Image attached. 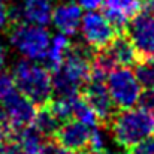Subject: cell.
Returning a JSON list of instances; mask_svg holds the SVG:
<instances>
[{
	"label": "cell",
	"mask_w": 154,
	"mask_h": 154,
	"mask_svg": "<svg viewBox=\"0 0 154 154\" xmlns=\"http://www.w3.org/2000/svg\"><path fill=\"white\" fill-rule=\"evenodd\" d=\"M139 103H141L142 108H145L147 111H150V112L154 114V88H147L141 94Z\"/></svg>",
	"instance_id": "cell-22"
},
{
	"label": "cell",
	"mask_w": 154,
	"mask_h": 154,
	"mask_svg": "<svg viewBox=\"0 0 154 154\" xmlns=\"http://www.w3.org/2000/svg\"><path fill=\"white\" fill-rule=\"evenodd\" d=\"M3 2H9V0H3Z\"/></svg>",
	"instance_id": "cell-33"
},
{
	"label": "cell",
	"mask_w": 154,
	"mask_h": 154,
	"mask_svg": "<svg viewBox=\"0 0 154 154\" xmlns=\"http://www.w3.org/2000/svg\"><path fill=\"white\" fill-rule=\"evenodd\" d=\"M126 154H154V138L150 136V138L138 142L132 148L126 150Z\"/></svg>",
	"instance_id": "cell-20"
},
{
	"label": "cell",
	"mask_w": 154,
	"mask_h": 154,
	"mask_svg": "<svg viewBox=\"0 0 154 154\" xmlns=\"http://www.w3.org/2000/svg\"><path fill=\"white\" fill-rule=\"evenodd\" d=\"M108 130L118 147L129 150L154 135V114L142 106L118 109L112 117Z\"/></svg>",
	"instance_id": "cell-1"
},
{
	"label": "cell",
	"mask_w": 154,
	"mask_h": 154,
	"mask_svg": "<svg viewBox=\"0 0 154 154\" xmlns=\"http://www.w3.org/2000/svg\"><path fill=\"white\" fill-rule=\"evenodd\" d=\"M78 154H93L91 151H82V153H78Z\"/></svg>",
	"instance_id": "cell-31"
},
{
	"label": "cell",
	"mask_w": 154,
	"mask_h": 154,
	"mask_svg": "<svg viewBox=\"0 0 154 154\" xmlns=\"http://www.w3.org/2000/svg\"><path fill=\"white\" fill-rule=\"evenodd\" d=\"M100 154H114V153H111V151H108V150H105V151H102Z\"/></svg>",
	"instance_id": "cell-30"
},
{
	"label": "cell",
	"mask_w": 154,
	"mask_h": 154,
	"mask_svg": "<svg viewBox=\"0 0 154 154\" xmlns=\"http://www.w3.org/2000/svg\"><path fill=\"white\" fill-rule=\"evenodd\" d=\"M6 58H8V52H6V48L3 47V44L0 42V72L3 70L5 64H6Z\"/></svg>",
	"instance_id": "cell-29"
},
{
	"label": "cell",
	"mask_w": 154,
	"mask_h": 154,
	"mask_svg": "<svg viewBox=\"0 0 154 154\" xmlns=\"http://www.w3.org/2000/svg\"><path fill=\"white\" fill-rule=\"evenodd\" d=\"M36 112V103L15 90L0 103V121L9 129V132L33 124Z\"/></svg>",
	"instance_id": "cell-5"
},
{
	"label": "cell",
	"mask_w": 154,
	"mask_h": 154,
	"mask_svg": "<svg viewBox=\"0 0 154 154\" xmlns=\"http://www.w3.org/2000/svg\"><path fill=\"white\" fill-rule=\"evenodd\" d=\"M12 76L18 91L36 105H47L52 99V75L48 67L24 58L14 66Z\"/></svg>",
	"instance_id": "cell-2"
},
{
	"label": "cell",
	"mask_w": 154,
	"mask_h": 154,
	"mask_svg": "<svg viewBox=\"0 0 154 154\" xmlns=\"http://www.w3.org/2000/svg\"><path fill=\"white\" fill-rule=\"evenodd\" d=\"M72 117L75 120L87 124V126H91V127L99 126V118H97L94 109L82 97V94H78V96L72 97Z\"/></svg>",
	"instance_id": "cell-17"
},
{
	"label": "cell",
	"mask_w": 154,
	"mask_h": 154,
	"mask_svg": "<svg viewBox=\"0 0 154 154\" xmlns=\"http://www.w3.org/2000/svg\"><path fill=\"white\" fill-rule=\"evenodd\" d=\"M141 5L145 14L154 17V0H141Z\"/></svg>",
	"instance_id": "cell-27"
},
{
	"label": "cell",
	"mask_w": 154,
	"mask_h": 154,
	"mask_svg": "<svg viewBox=\"0 0 154 154\" xmlns=\"http://www.w3.org/2000/svg\"><path fill=\"white\" fill-rule=\"evenodd\" d=\"M82 97L90 103V106L94 109L97 118H99V126L103 129H108L112 117L115 115V103L111 97V93L108 90L106 79L90 76V79L84 84L81 88Z\"/></svg>",
	"instance_id": "cell-6"
},
{
	"label": "cell",
	"mask_w": 154,
	"mask_h": 154,
	"mask_svg": "<svg viewBox=\"0 0 154 154\" xmlns=\"http://www.w3.org/2000/svg\"><path fill=\"white\" fill-rule=\"evenodd\" d=\"M81 33L85 41L91 48L96 51L106 48L118 35L117 29L111 24V21L99 12L88 11L81 21Z\"/></svg>",
	"instance_id": "cell-7"
},
{
	"label": "cell",
	"mask_w": 154,
	"mask_h": 154,
	"mask_svg": "<svg viewBox=\"0 0 154 154\" xmlns=\"http://www.w3.org/2000/svg\"><path fill=\"white\" fill-rule=\"evenodd\" d=\"M141 0H105L103 3V15L118 33L127 30L129 23L141 12Z\"/></svg>",
	"instance_id": "cell-10"
},
{
	"label": "cell",
	"mask_w": 154,
	"mask_h": 154,
	"mask_svg": "<svg viewBox=\"0 0 154 154\" xmlns=\"http://www.w3.org/2000/svg\"><path fill=\"white\" fill-rule=\"evenodd\" d=\"M61 2H73V0H61Z\"/></svg>",
	"instance_id": "cell-32"
},
{
	"label": "cell",
	"mask_w": 154,
	"mask_h": 154,
	"mask_svg": "<svg viewBox=\"0 0 154 154\" xmlns=\"http://www.w3.org/2000/svg\"><path fill=\"white\" fill-rule=\"evenodd\" d=\"M99 126L93 127V133H91V141H90V150L93 154H100L102 151H105V138L103 133L97 129Z\"/></svg>",
	"instance_id": "cell-21"
},
{
	"label": "cell",
	"mask_w": 154,
	"mask_h": 154,
	"mask_svg": "<svg viewBox=\"0 0 154 154\" xmlns=\"http://www.w3.org/2000/svg\"><path fill=\"white\" fill-rule=\"evenodd\" d=\"M60 124H61V121L57 118V115L52 112L48 105L39 106L35 121H33V126L42 136H45L47 139H52L57 129L60 127Z\"/></svg>",
	"instance_id": "cell-16"
},
{
	"label": "cell",
	"mask_w": 154,
	"mask_h": 154,
	"mask_svg": "<svg viewBox=\"0 0 154 154\" xmlns=\"http://www.w3.org/2000/svg\"><path fill=\"white\" fill-rule=\"evenodd\" d=\"M9 42L26 58L44 60L47 57L51 39L45 26L24 21L12 24V29L9 32Z\"/></svg>",
	"instance_id": "cell-3"
},
{
	"label": "cell",
	"mask_w": 154,
	"mask_h": 154,
	"mask_svg": "<svg viewBox=\"0 0 154 154\" xmlns=\"http://www.w3.org/2000/svg\"><path fill=\"white\" fill-rule=\"evenodd\" d=\"M108 90L118 109L133 108L141 99V82L138 81L135 72L126 66H118L112 69L106 78Z\"/></svg>",
	"instance_id": "cell-4"
},
{
	"label": "cell",
	"mask_w": 154,
	"mask_h": 154,
	"mask_svg": "<svg viewBox=\"0 0 154 154\" xmlns=\"http://www.w3.org/2000/svg\"><path fill=\"white\" fill-rule=\"evenodd\" d=\"M9 138L12 139L14 144H17L20 148H23L26 153L29 154H41L42 148L45 147V142L48 141L45 136H42L35 126H26V127H20L11 132Z\"/></svg>",
	"instance_id": "cell-13"
},
{
	"label": "cell",
	"mask_w": 154,
	"mask_h": 154,
	"mask_svg": "<svg viewBox=\"0 0 154 154\" xmlns=\"http://www.w3.org/2000/svg\"><path fill=\"white\" fill-rule=\"evenodd\" d=\"M78 2H79L81 8H84L87 11H94V9L103 6V3H105V0H78Z\"/></svg>",
	"instance_id": "cell-26"
},
{
	"label": "cell",
	"mask_w": 154,
	"mask_h": 154,
	"mask_svg": "<svg viewBox=\"0 0 154 154\" xmlns=\"http://www.w3.org/2000/svg\"><path fill=\"white\" fill-rule=\"evenodd\" d=\"M9 23V12L3 0H0V32L5 30L6 24Z\"/></svg>",
	"instance_id": "cell-25"
},
{
	"label": "cell",
	"mask_w": 154,
	"mask_h": 154,
	"mask_svg": "<svg viewBox=\"0 0 154 154\" xmlns=\"http://www.w3.org/2000/svg\"><path fill=\"white\" fill-rule=\"evenodd\" d=\"M135 75L144 88H154V60L141 57L135 64Z\"/></svg>",
	"instance_id": "cell-18"
},
{
	"label": "cell",
	"mask_w": 154,
	"mask_h": 154,
	"mask_svg": "<svg viewBox=\"0 0 154 154\" xmlns=\"http://www.w3.org/2000/svg\"><path fill=\"white\" fill-rule=\"evenodd\" d=\"M0 154H29L26 153L23 148H20L17 144H9V145H3V147H0Z\"/></svg>",
	"instance_id": "cell-24"
},
{
	"label": "cell",
	"mask_w": 154,
	"mask_h": 154,
	"mask_svg": "<svg viewBox=\"0 0 154 154\" xmlns=\"http://www.w3.org/2000/svg\"><path fill=\"white\" fill-rule=\"evenodd\" d=\"M126 32L141 57L154 55V17L145 12L138 14L129 23Z\"/></svg>",
	"instance_id": "cell-9"
},
{
	"label": "cell",
	"mask_w": 154,
	"mask_h": 154,
	"mask_svg": "<svg viewBox=\"0 0 154 154\" xmlns=\"http://www.w3.org/2000/svg\"><path fill=\"white\" fill-rule=\"evenodd\" d=\"M41 154H73V153H70V151L61 148L54 139H48V141L45 142V147L42 148Z\"/></svg>",
	"instance_id": "cell-23"
},
{
	"label": "cell",
	"mask_w": 154,
	"mask_h": 154,
	"mask_svg": "<svg viewBox=\"0 0 154 154\" xmlns=\"http://www.w3.org/2000/svg\"><path fill=\"white\" fill-rule=\"evenodd\" d=\"M21 6L27 23L47 26L50 21H52V0H24Z\"/></svg>",
	"instance_id": "cell-14"
},
{
	"label": "cell",
	"mask_w": 154,
	"mask_h": 154,
	"mask_svg": "<svg viewBox=\"0 0 154 154\" xmlns=\"http://www.w3.org/2000/svg\"><path fill=\"white\" fill-rule=\"evenodd\" d=\"M82 8L73 2L60 3L52 12V23L57 30L66 36H73L81 27Z\"/></svg>",
	"instance_id": "cell-11"
},
{
	"label": "cell",
	"mask_w": 154,
	"mask_h": 154,
	"mask_svg": "<svg viewBox=\"0 0 154 154\" xmlns=\"http://www.w3.org/2000/svg\"><path fill=\"white\" fill-rule=\"evenodd\" d=\"M9 129L0 121V147H3L5 145V142H6V139L9 138Z\"/></svg>",
	"instance_id": "cell-28"
},
{
	"label": "cell",
	"mask_w": 154,
	"mask_h": 154,
	"mask_svg": "<svg viewBox=\"0 0 154 154\" xmlns=\"http://www.w3.org/2000/svg\"><path fill=\"white\" fill-rule=\"evenodd\" d=\"M108 54L112 57V60L115 61L117 66H135L138 63V60L141 58L139 52L136 50L135 44L132 42L130 36L127 35V32L118 33L115 36V39L105 48Z\"/></svg>",
	"instance_id": "cell-12"
},
{
	"label": "cell",
	"mask_w": 154,
	"mask_h": 154,
	"mask_svg": "<svg viewBox=\"0 0 154 154\" xmlns=\"http://www.w3.org/2000/svg\"><path fill=\"white\" fill-rule=\"evenodd\" d=\"M93 127L87 126L78 120H67L60 124L54 135V141L64 150L70 153H82L90 150Z\"/></svg>",
	"instance_id": "cell-8"
},
{
	"label": "cell",
	"mask_w": 154,
	"mask_h": 154,
	"mask_svg": "<svg viewBox=\"0 0 154 154\" xmlns=\"http://www.w3.org/2000/svg\"><path fill=\"white\" fill-rule=\"evenodd\" d=\"M15 88L14 76L8 72H0V103L3 102Z\"/></svg>",
	"instance_id": "cell-19"
},
{
	"label": "cell",
	"mask_w": 154,
	"mask_h": 154,
	"mask_svg": "<svg viewBox=\"0 0 154 154\" xmlns=\"http://www.w3.org/2000/svg\"><path fill=\"white\" fill-rule=\"evenodd\" d=\"M70 45L72 44H70L69 38L66 35H63V33L55 35L52 38L51 44H50V48H48V52H47V57L44 58L45 63H47V67L51 72L55 70V69H58L63 64V61L66 58V54L69 51Z\"/></svg>",
	"instance_id": "cell-15"
}]
</instances>
